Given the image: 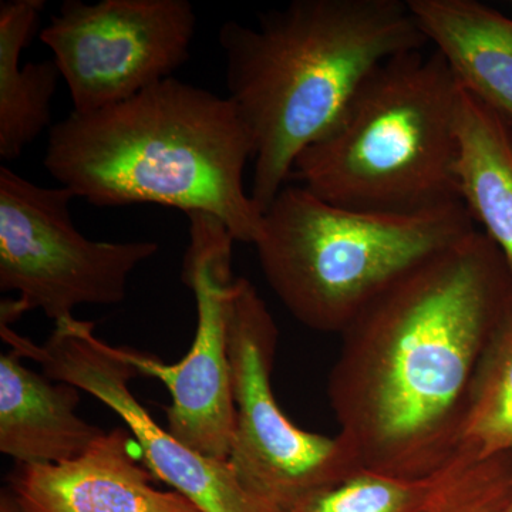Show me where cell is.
I'll list each match as a JSON object with an SVG mask.
<instances>
[{
    "label": "cell",
    "instance_id": "obj_1",
    "mask_svg": "<svg viewBox=\"0 0 512 512\" xmlns=\"http://www.w3.org/2000/svg\"><path fill=\"white\" fill-rule=\"evenodd\" d=\"M511 302L510 269L476 229L340 333L330 407L363 468L424 477L457 456L478 366Z\"/></svg>",
    "mask_w": 512,
    "mask_h": 512
},
{
    "label": "cell",
    "instance_id": "obj_12",
    "mask_svg": "<svg viewBox=\"0 0 512 512\" xmlns=\"http://www.w3.org/2000/svg\"><path fill=\"white\" fill-rule=\"evenodd\" d=\"M22 360L13 350L0 356V453L29 466L82 456L106 431L77 413V387L35 372Z\"/></svg>",
    "mask_w": 512,
    "mask_h": 512
},
{
    "label": "cell",
    "instance_id": "obj_4",
    "mask_svg": "<svg viewBox=\"0 0 512 512\" xmlns=\"http://www.w3.org/2000/svg\"><path fill=\"white\" fill-rule=\"evenodd\" d=\"M461 87L437 50L387 60L360 84L291 177L350 210L409 214L461 201Z\"/></svg>",
    "mask_w": 512,
    "mask_h": 512
},
{
    "label": "cell",
    "instance_id": "obj_9",
    "mask_svg": "<svg viewBox=\"0 0 512 512\" xmlns=\"http://www.w3.org/2000/svg\"><path fill=\"white\" fill-rule=\"evenodd\" d=\"M0 335L10 350L35 362L45 375L72 384L113 410L137 441L154 478L201 512H279L245 490L228 463L191 450L151 417L130 389L131 380L140 373L128 362L124 348L96 335L93 322L74 316L59 320L43 345L10 326H0Z\"/></svg>",
    "mask_w": 512,
    "mask_h": 512
},
{
    "label": "cell",
    "instance_id": "obj_10",
    "mask_svg": "<svg viewBox=\"0 0 512 512\" xmlns=\"http://www.w3.org/2000/svg\"><path fill=\"white\" fill-rule=\"evenodd\" d=\"M190 242L184 258L183 282L197 305V328L187 355L167 365L158 357L124 348L140 376L153 377L167 387L170 406L164 407L167 430L202 456L228 463L235 429L229 363L232 245L234 237L212 215H187Z\"/></svg>",
    "mask_w": 512,
    "mask_h": 512
},
{
    "label": "cell",
    "instance_id": "obj_19",
    "mask_svg": "<svg viewBox=\"0 0 512 512\" xmlns=\"http://www.w3.org/2000/svg\"><path fill=\"white\" fill-rule=\"evenodd\" d=\"M0 512H23L8 490H3L0 495Z\"/></svg>",
    "mask_w": 512,
    "mask_h": 512
},
{
    "label": "cell",
    "instance_id": "obj_7",
    "mask_svg": "<svg viewBox=\"0 0 512 512\" xmlns=\"http://www.w3.org/2000/svg\"><path fill=\"white\" fill-rule=\"evenodd\" d=\"M77 198L67 188L40 187L0 168V326L40 309L57 323L80 306L123 303L128 279L160 245L101 242L84 237L70 217Z\"/></svg>",
    "mask_w": 512,
    "mask_h": 512
},
{
    "label": "cell",
    "instance_id": "obj_17",
    "mask_svg": "<svg viewBox=\"0 0 512 512\" xmlns=\"http://www.w3.org/2000/svg\"><path fill=\"white\" fill-rule=\"evenodd\" d=\"M458 453L478 461L512 456V302L478 366Z\"/></svg>",
    "mask_w": 512,
    "mask_h": 512
},
{
    "label": "cell",
    "instance_id": "obj_18",
    "mask_svg": "<svg viewBox=\"0 0 512 512\" xmlns=\"http://www.w3.org/2000/svg\"><path fill=\"white\" fill-rule=\"evenodd\" d=\"M512 494V456L473 461L434 512H497Z\"/></svg>",
    "mask_w": 512,
    "mask_h": 512
},
{
    "label": "cell",
    "instance_id": "obj_15",
    "mask_svg": "<svg viewBox=\"0 0 512 512\" xmlns=\"http://www.w3.org/2000/svg\"><path fill=\"white\" fill-rule=\"evenodd\" d=\"M45 0L0 3V158L22 156L25 148L52 128V100L59 82L55 60L26 63L20 55L35 32Z\"/></svg>",
    "mask_w": 512,
    "mask_h": 512
},
{
    "label": "cell",
    "instance_id": "obj_11",
    "mask_svg": "<svg viewBox=\"0 0 512 512\" xmlns=\"http://www.w3.org/2000/svg\"><path fill=\"white\" fill-rule=\"evenodd\" d=\"M6 490L23 512H201L177 491L154 487L137 441L121 427L66 463L16 464Z\"/></svg>",
    "mask_w": 512,
    "mask_h": 512
},
{
    "label": "cell",
    "instance_id": "obj_13",
    "mask_svg": "<svg viewBox=\"0 0 512 512\" xmlns=\"http://www.w3.org/2000/svg\"><path fill=\"white\" fill-rule=\"evenodd\" d=\"M458 86L512 124V18L477 0H407Z\"/></svg>",
    "mask_w": 512,
    "mask_h": 512
},
{
    "label": "cell",
    "instance_id": "obj_2",
    "mask_svg": "<svg viewBox=\"0 0 512 512\" xmlns=\"http://www.w3.org/2000/svg\"><path fill=\"white\" fill-rule=\"evenodd\" d=\"M251 131L227 97L170 77L121 103L53 124L45 168L96 207L158 204L218 218L254 245L264 212L244 185Z\"/></svg>",
    "mask_w": 512,
    "mask_h": 512
},
{
    "label": "cell",
    "instance_id": "obj_14",
    "mask_svg": "<svg viewBox=\"0 0 512 512\" xmlns=\"http://www.w3.org/2000/svg\"><path fill=\"white\" fill-rule=\"evenodd\" d=\"M458 144L461 201L473 221L483 225L512 275V124L463 90Z\"/></svg>",
    "mask_w": 512,
    "mask_h": 512
},
{
    "label": "cell",
    "instance_id": "obj_8",
    "mask_svg": "<svg viewBox=\"0 0 512 512\" xmlns=\"http://www.w3.org/2000/svg\"><path fill=\"white\" fill-rule=\"evenodd\" d=\"M188 0H66L42 30L73 111L92 113L174 77L195 35Z\"/></svg>",
    "mask_w": 512,
    "mask_h": 512
},
{
    "label": "cell",
    "instance_id": "obj_5",
    "mask_svg": "<svg viewBox=\"0 0 512 512\" xmlns=\"http://www.w3.org/2000/svg\"><path fill=\"white\" fill-rule=\"evenodd\" d=\"M476 229L463 201L384 214L286 185L266 208L254 247L266 282L293 318L342 333L400 278Z\"/></svg>",
    "mask_w": 512,
    "mask_h": 512
},
{
    "label": "cell",
    "instance_id": "obj_16",
    "mask_svg": "<svg viewBox=\"0 0 512 512\" xmlns=\"http://www.w3.org/2000/svg\"><path fill=\"white\" fill-rule=\"evenodd\" d=\"M473 461L478 460L458 453L446 467L424 477H396L360 468L289 512H434Z\"/></svg>",
    "mask_w": 512,
    "mask_h": 512
},
{
    "label": "cell",
    "instance_id": "obj_20",
    "mask_svg": "<svg viewBox=\"0 0 512 512\" xmlns=\"http://www.w3.org/2000/svg\"><path fill=\"white\" fill-rule=\"evenodd\" d=\"M497 512H512V494L511 497L505 501L503 507H501Z\"/></svg>",
    "mask_w": 512,
    "mask_h": 512
},
{
    "label": "cell",
    "instance_id": "obj_3",
    "mask_svg": "<svg viewBox=\"0 0 512 512\" xmlns=\"http://www.w3.org/2000/svg\"><path fill=\"white\" fill-rule=\"evenodd\" d=\"M228 99L254 140L251 198L262 212L380 64L429 45L407 0H293L220 29Z\"/></svg>",
    "mask_w": 512,
    "mask_h": 512
},
{
    "label": "cell",
    "instance_id": "obj_6",
    "mask_svg": "<svg viewBox=\"0 0 512 512\" xmlns=\"http://www.w3.org/2000/svg\"><path fill=\"white\" fill-rule=\"evenodd\" d=\"M278 338L275 320L255 286L235 278L229 308L235 429L228 466L245 490L289 512L363 466L340 434L303 430L276 402L272 367Z\"/></svg>",
    "mask_w": 512,
    "mask_h": 512
}]
</instances>
